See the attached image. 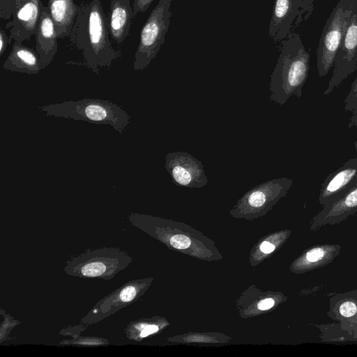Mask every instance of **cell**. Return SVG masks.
Here are the masks:
<instances>
[{"instance_id": "1", "label": "cell", "mask_w": 357, "mask_h": 357, "mask_svg": "<svg viewBox=\"0 0 357 357\" xmlns=\"http://www.w3.org/2000/svg\"><path fill=\"white\" fill-rule=\"evenodd\" d=\"M108 17L100 0H91L79 5L75 22L69 39L77 47L88 63L96 69L109 67L120 56L109 39Z\"/></svg>"}, {"instance_id": "2", "label": "cell", "mask_w": 357, "mask_h": 357, "mask_svg": "<svg viewBox=\"0 0 357 357\" xmlns=\"http://www.w3.org/2000/svg\"><path fill=\"white\" fill-rule=\"evenodd\" d=\"M309 68L310 53L300 35L291 32L282 41L280 54L271 75V100L283 105L292 96L301 98Z\"/></svg>"}, {"instance_id": "3", "label": "cell", "mask_w": 357, "mask_h": 357, "mask_svg": "<svg viewBox=\"0 0 357 357\" xmlns=\"http://www.w3.org/2000/svg\"><path fill=\"white\" fill-rule=\"evenodd\" d=\"M131 257L115 248H102L87 250L66 262V273L72 276L112 279L125 269Z\"/></svg>"}, {"instance_id": "4", "label": "cell", "mask_w": 357, "mask_h": 357, "mask_svg": "<svg viewBox=\"0 0 357 357\" xmlns=\"http://www.w3.org/2000/svg\"><path fill=\"white\" fill-rule=\"evenodd\" d=\"M172 1L159 0L144 24L135 54V70H143L147 67L163 45L172 14Z\"/></svg>"}, {"instance_id": "5", "label": "cell", "mask_w": 357, "mask_h": 357, "mask_svg": "<svg viewBox=\"0 0 357 357\" xmlns=\"http://www.w3.org/2000/svg\"><path fill=\"white\" fill-rule=\"evenodd\" d=\"M357 0H340L324 25L317 49V68L319 77L326 75L333 67L347 22Z\"/></svg>"}, {"instance_id": "6", "label": "cell", "mask_w": 357, "mask_h": 357, "mask_svg": "<svg viewBox=\"0 0 357 357\" xmlns=\"http://www.w3.org/2000/svg\"><path fill=\"white\" fill-rule=\"evenodd\" d=\"M41 0H0V17L11 19L9 41L22 43L35 35L40 15Z\"/></svg>"}, {"instance_id": "7", "label": "cell", "mask_w": 357, "mask_h": 357, "mask_svg": "<svg viewBox=\"0 0 357 357\" xmlns=\"http://www.w3.org/2000/svg\"><path fill=\"white\" fill-rule=\"evenodd\" d=\"M357 69V2L345 26L335 54L333 70L324 95H329L344 79Z\"/></svg>"}, {"instance_id": "8", "label": "cell", "mask_w": 357, "mask_h": 357, "mask_svg": "<svg viewBox=\"0 0 357 357\" xmlns=\"http://www.w3.org/2000/svg\"><path fill=\"white\" fill-rule=\"evenodd\" d=\"M314 0H275L268 26V34L275 42L284 40L306 20L314 10Z\"/></svg>"}, {"instance_id": "9", "label": "cell", "mask_w": 357, "mask_h": 357, "mask_svg": "<svg viewBox=\"0 0 357 357\" xmlns=\"http://www.w3.org/2000/svg\"><path fill=\"white\" fill-rule=\"evenodd\" d=\"M165 166L176 185L202 188L208 182L202 162L187 152L168 153Z\"/></svg>"}, {"instance_id": "10", "label": "cell", "mask_w": 357, "mask_h": 357, "mask_svg": "<svg viewBox=\"0 0 357 357\" xmlns=\"http://www.w3.org/2000/svg\"><path fill=\"white\" fill-rule=\"evenodd\" d=\"M357 181V158L348 160L330 174L321 184L319 202L324 206L340 197Z\"/></svg>"}, {"instance_id": "11", "label": "cell", "mask_w": 357, "mask_h": 357, "mask_svg": "<svg viewBox=\"0 0 357 357\" xmlns=\"http://www.w3.org/2000/svg\"><path fill=\"white\" fill-rule=\"evenodd\" d=\"M138 284L128 282L100 300L82 319L84 324H93L114 314L132 302L138 296Z\"/></svg>"}, {"instance_id": "12", "label": "cell", "mask_w": 357, "mask_h": 357, "mask_svg": "<svg viewBox=\"0 0 357 357\" xmlns=\"http://www.w3.org/2000/svg\"><path fill=\"white\" fill-rule=\"evenodd\" d=\"M35 51L39 56L42 68L48 66L57 50L58 36L47 6L40 5V15L35 34Z\"/></svg>"}, {"instance_id": "13", "label": "cell", "mask_w": 357, "mask_h": 357, "mask_svg": "<svg viewBox=\"0 0 357 357\" xmlns=\"http://www.w3.org/2000/svg\"><path fill=\"white\" fill-rule=\"evenodd\" d=\"M131 0H110L108 24L114 42L121 45L130 35L134 19Z\"/></svg>"}, {"instance_id": "14", "label": "cell", "mask_w": 357, "mask_h": 357, "mask_svg": "<svg viewBox=\"0 0 357 357\" xmlns=\"http://www.w3.org/2000/svg\"><path fill=\"white\" fill-rule=\"evenodd\" d=\"M47 6L58 38L69 37L75 22L79 6L75 0H48Z\"/></svg>"}, {"instance_id": "15", "label": "cell", "mask_w": 357, "mask_h": 357, "mask_svg": "<svg viewBox=\"0 0 357 357\" xmlns=\"http://www.w3.org/2000/svg\"><path fill=\"white\" fill-rule=\"evenodd\" d=\"M3 68L26 73H36L43 68L35 50L18 42H14L12 50L4 62Z\"/></svg>"}, {"instance_id": "16", "label": "cell", "mask_w": 357, "mask_h": 357, "mask_svg": "<svg viewBox=\"0 0 357 357\" xmlns=\"http://www.w3.org/2000/svg\"><path fill=\"white\" fill-rule=\"evenodd\" d=\"M356 211H357V181L336 201L324 206L323 211L317 218L322 222H335L341 220Z\"/></svg>"}, {"instance_id": "17", "label": "cell", "mask_w": 357, "mask_h": 357, "mask_svg": "<svg viewBox=\"0 0 357 357\" xmlns=\"http://www.w3.org/2000/svg\"><path fill=\"white\" fill-rule=\"evenodd\" d=\"M78 114L84 119L94 121H105L112 120V107L105 103L88 102L79 106Z\"/></svg>"}, {"instance_id": "18", "label": "cell", "mask_w": 357, "mask_h": 357, "mask_svg": "<svg viewBox=\"0 0 357 357\" xmlns=\"http://www.w3.org/2000/svg\"><path fill=\"white\" fill-rule=\"evenodd\" d=\"M344 102L346 111L352 112L357 109V77L352 82L351 89Z\"/></svg>"}, {"instance_id": "19", "label": "cell", "mask_w": 357, "mask_h": 357, "mask_svg": "<svg viewBox=\"0 0 357 357\" xmlns=\"http://www.w3.org/2000/svg\"><path fill=\"white\" fill-rule=\"evenodd\" d=\"M170 243L176 249L183 250L188 248L190 245L191 241L185 235L177 234L173 236L170 238Z\"/></svg>"}, {"instance_id": "20", "label": "cell", "mask_w": 357, "mask_h": 357, "mask_svg": "<svg viewBox=\"0 0 357 357\" xmlns=\"http://www.w3.org/2000/svg\"><path fill=\"white\" fill-rule=\"evenodd\" d=\"M325 254L326 251L323 248H315L306 253L305 259L310 264L315 263L322 259Z\"/></svg>"}, {"instance_id": "21", "label": "cell", "mask_w": 357, "mask_h": 357, "mask_svg": "<svg viewBox=\"0 0 357 357\" xmlns=\"http://www.w3.org/2000/svg\"><path fill=\"white\" fill-rule=\"evenodd\" d=\"M153 1V0H134L132 5L134 17L139 13L146 11Z\"/></svg>"}, {"instance_id": "22", "label": "cell", "mask_w": 357, "mask_h": 357, "mask_svg": "<svg viewBox=\"0 0 357 357\" xmlns=\"http://www.w3.org/2000/svg\"><path fill=\"white\" fill-rule=\"evenodd\" d=\"M356 310V305L351 301L342 303L339 308L340 313L345 317H350L355 314Z\"/></svg>"}, {"instance_id": "23", "label": "cell", "mask_w": 357, "mask_h": 357, "mask_svg": "<svg viewBox=\"0 0 357 357\" xmlns=\"http://www.w3.org/2000/svg\"><path fill=\"white\" fill-rule=\"evenodd\" d=\"M10 44L9 36L6 34V31L1 29L0 30V55L2 56L6 50L8 45Z\"/></svg>"}, {"instance_id": "24", "label": "cell", "mask_w": 357, "mask_h": 357, "mask_svg": "<svg viewBox=\"0 0 357 357\" xmlns=\"http://www.w3.org/2000/svg\"><path fill=\"white\" fill-rule=\"evenodd\" d=\"M158 327L155 325H148L143 328L139 333L141 337H145L150 334L154 333L158 331Z\"/></svg>"}, {"instance_id": "25", "label": "cell", "mask_w": 357, "mask_h": 357, "mask_svg": "<svg viewBox=\"0 0 357 357\" xmlns=\"http://www.w3.org/2000/svg\"><path fill=\"white\" fill-rule=\"evenodd\" d=\"M274 301L272 298H266L258 303V308L261 310H266L272 307Z\"/></svg>"}, {"instance_id": "26", "label": "cell", "mask_w": 357, "mask_h": 357, "mask_svg": "<svg viewBox=\"0 0 357 357\" xmlns=\"http://www.w3.org/2000/svg\"><path fill=\"white\" fill-rule=\"evenodd\" d=\"M260 250L264 253H271L275 250V246L267 241H264L260 245Z\"/></svg>"}, {"instance_id": "27", "label": "cell", "mask_w": 357, "mask_h": 357, "mask_svg": "<svg viewBox=\"0 0 357 357\" xmlns=\"http://www.w3.org/2000/svg\"><path fill=\"white\" fill-rule=\"evenodd\" d=\"M349 120L350 121L348 125L349 128H352L355 126H357V109L352 112V116Z\"/></svg>"}, {"instance_id": "28", "label": "cell", "mask_w": 357, "mask_h": 357, "mask_svg": "<svg viewBox=\"0 0 357 357\" xmlns=\"http://www.w3.org/2000/svg\"><path fill=\"white\" fill-rule=\"evenodd\" d=\"M354 147H355L356 151L357 153V140L354 142Z\"/></svg>"}]
</instances>
